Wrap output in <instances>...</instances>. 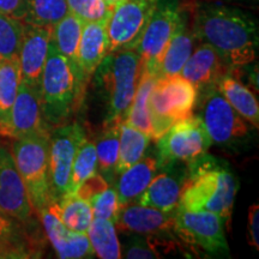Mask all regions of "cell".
I'll use <instances>...</instances> for the list:
<instances>
[{
	"label": "cell",
	"mask_w": 259,
	"mask_h": 259,
	"mask_svg": "<svg viewBox=\"0 0 259 259\" xmlns=\"http://www.w3.org/2000/svg\"><path fill=\"white\" fill-rule=\"evenodd\" d=\"M191 25L197 40L210 45L231 70L257 60L258 22L250 12L221 3H204L197 6Z\"/></svg>",
	"instance_id": "6da1fadb"
},
{
	"label": "cell",
	"mask_w": 259,
	"mask_h": 259,
	"mask_svg": "<svg viewBox=\"0 0 259 259\" xmlns=\"http://www.w3.org/2000/svg\"><path fill=\"white\" fill-rule=\"evenodd\" d=\"M186 166L187 179L178 208L212 212L229 225L239 185L227 163L205 153Z\"/></svg>",
	"instance_id": "7a4b0ae2"
},
{
	"label": "cell",
	"mask_w": 259,
	"mask_h": 259,
	"mask_svg": "<svg viewBox=\"0 0 259 259\" xmlns=\"http://www.w3.org/2000/svg\"><path fill=\"white\" fill-rule=\"evenodd\" d=\"M87 83L79 67L60 54L51 41L38 90L42 115L51 128L69 122L78 111Z\"/></svg>",
	"instance_id": "3957f363"
},
{
	"label": "cell",
	"mask_w": 259,
	"mask_h": 259,
	"mask_svg": "<svg viewBox=\"0 0 259 259\" xmlns=\"http://www.w3.org/2000/svg\"><path fill=\"white\" fill-rule=\"evenodd\" d=\"M142 72L141 58L135 50H120L107 53L97 66L95 84L106 102L103 126L122 122L137 90Z\"/></svg>",
	"instance_id": "277c9868"
},
{
	"label": "cell",
	"mask_w": 259,
	"mask_h": 259,
	"mask_svg": "<svg viewBox=\"0 0 259 259\" xmlns=\"http://www.w3.org/2000/svg\"><path fill=\"white\" fill-rule=\"evenodd\" d=\"M198 90L180 74L158 77L149 99L151 139L157 141L174 122L192 115Z\"/></svg>",
	"instance_id": "5b68a950"
},
{
	"label": "cell",
	"mask_w": 259,
	"mask_h": 259,
	"mask_svg": "<svg viewBox=\"0 0 259 259\" xmlns=\"http://www.w3.org/2000/svg\"><path fill=\"white\" fill-rule=\"evenodd\" d=\"M48 147L50 137L14 139L11 144L15 164L36 215L51 203Z\"/></svg>",
	"instance_id": "8992f818"
},
{
	"label": "cell",
	"mask_w": 259,
	"mask_h": 259,
	"mask_svg": "<svg viewBox=\"0 0 259 259\" xmlns=\"http://www.w3.org/2000/svg\"><path fill=\"white\" fill-rule=\"evenodd\" d=\"M225 222L208 211H189L180 208L174 212L173 233L187 253L229 257Z\"/></svg>",
	"instance_id": "52a82bcc"
},
{
	"label": "cell",
	"mask_w": 259,
	"mask_h": 259,
	"mask_svg": "<svg viewBox=\"0 0 259 259\" xmlns=\"http://www.w3.org/2000/svg\"><path fill=\"white\" fill-rule=\"evenodd\" d=\"M199 119L208 132L211 143L220 147L234 148L250 137V122L229 105L218 87L202 90Z\"/></svg>",
	"instance_id": "ba28073f"
},
{
	"label": "cell",
	"mask_w": 259,
	"mask_h": 259,
	"mask_svg": "<svg viewBox=\"0 0 259 259\" xmlns=\"http://www.w3.org/2000/svg\"><path fill=\"white\" fill-rule=\"evenodd\" d=\"M85 139V130L78 122H66L52 128L48 147L51 202H56L69 193L70 176L74 156Z\"/></svg>",
	"instance_id": "9c48e42d"
},
{
	"label": "cell",
	"mask_w": 259,
	"mask_h": 259,
	"mask_svg": "<svg viewBox=\"0 0 259 259\" xmlns=\"http://www.w3.org/2000/svg\"><path fill=\"white\" fill-rule=\"evenodd\" d=\"M156 142L160 168L171 162L189 163L212 144L199 116L193 114L174 122Z\"/></svg>",
	"instance_id": "30bf717a"
},
{
	"label": "cell",
	"mask_w": 259,
	"mask_h": 259,
	"mask_svg": "<svg viewBox=\"0 0 259 259\" xmlns=\"http://www.w3.org/2000/svg\"><path fill=\"white\" fill-rule=\"evenodd\" d=\"M184 8L179 0H157L137 47L142 71L154 74L155 67L179 24Z\"/></svg>",
	"instance_id": "8fae6325"
},
{
	"label": "cell",
	"mask_w": 259,
	"mask_h": 259,
	"mask_svg": "<svg viewBox=\"0 0 259 259\" xmlns=\"http://www.w3.org/2000/svg\"><path fill=\"white\" fill-rule=\"evenodd\" d=\"M157 0H122L114 5L106 23L108 53L135 50L147 28Z\"/></svg>",
	"instance_id": "7c38bea8"
},
{
	"label": "cell",
	"mask_w": 259,
	"mask_h": 259,
	"mask_svg": "<svg viewBox=\"0 0 259 259\" xmlns=\"http://www.w3.org/2000/svg\"><path fill=\"white\" fill-rule=\"evenodd\" d=\"M45 236L36 220L19 221L0 210V259L42 257Z\"/></svg>",
	"instance_id": "4fadbf2b"
},
{
	"label": "cell",
	"mask_w": 259,
	"mask_h": 259,
	"mask_svg": "<svg viewBox=\"0 0 259 259\" xmlns=\"http://www.w3.org/2000/svg\"><path fill=\"white\" fill-rule=\"evenodd\" d=\"M51 131L42 115L38 93L21 80L9 122L0 136L12 139L50 137Z\"/></svg>",
	"instance_id": "5bb4252c"
},
{
	"label": "cell",
	"mask_w": 259,
	"mask_h": 259,
	"mask_svg": "<svg viewBox=\"0 0 259 259\" xmlns=\"http://www.w3.org/2000/svg\"><path fill=\"white\" fill-rule=\"evenodd\" d=\"M0 210L19 221L31 222L34 216L24 183L15 164L11 148L0 142Z\"/></svg>",
	"instance_id": "9a60e30c"
},
{
	"label": "cell",
	"mask_w": 259,
	"mask_h": 259,
	"mask_svg": "<svg viewBox=\"0 0 259 259\" xmlns=\"http://www.w3.org/2000/svg\"><path fill=\"white\" fill-rule=\"evenodd\" d=\"M52 28L24 23L18 51L22 80L38 93L42 71L50 50Z\"/></svg>",
	"instance_id": "2e32d148"
},
{
	"label": "cell",
	"mask_w": 259,
	"mask_h": 259,
	"mask_svg": "<svg viewBox=\"0 0 259 259\" xmlns=\"http://www.w3.org/2000/svg\"><path fill=\"white\" fill-rule=\"evenodd\" d=\"M174 211H162L137 202L122 205L114 225L116 231L124 234L143 236L174 234Z\"/></svg>",
	"instance_id": "e0dca14e"
},
{
	"label": "cell",
	"mask_w": 259,
	"mask_h": 259,
	"mask_svg": "<svg viewBox=\"0 0 259 259\" xmlns=\"http://www.w3.org/2000/svg\"><path fill=\"white\" fill-rule=\"evenodd\" d=\"M160 169L161 173L154 177L137 203L162 211H174L179 205L181 190L187 179V166L183 162H171Z\"/></svg>",
	"instance_id": "ac0fdd59"
},
{
	"label": "cell",
	"mask_w": 259,
	"mask_h": 259,
	"mask_svg": "<svg viewBox=\"0 0 259 259\" xmlns=\"http://www.w3.org/2000/svg\"><path fill=\"white\" fill-rule=\"evenodd\" d=\"M37 218L44 227L46 238L59 258L80 259L95 255L85 233L71 231L48 208L42 209Z\"/></svg>",
	"instance_id": "d6986e66"
},
{
	"label": "cell",
	"mask_w": 259,
	"mask_h": 259,
	"mask_svg": "<svg viewBox=\"0 0 259 259\" xmlns=\"http://www.w3.org/2000/svg\"><path fill=\"white\" fill-rule=\"evenodd\" d=\"M229 70L218 52L203 42L191 53L180 71V76L192 83L199 93L216 85L218 80Z\"/></svg>",
	"instance_id": "ffe728a7"
},
{
	"label": "cell",
	"mask_w": 259,
	"mask_h": 259,
	"mask_svg": "<svg viewBox=\"0 0 259 259\" xmlns=\"http://www.w3.org/2000/svg\"><path fill=\"white\" fill-rule=\"evenodd\" d=\"M196 42L197 37L190 24L189 14L184 9L179 24L157 61L154 71L155 76L158 78L180 74L181 69L194 50Z\"/></svg>",
	"instance_id": "44dd1931"
},
{
	"label": "cell",
	"mask_w": 259,
	"mask_h": 259,
	"mask_svg": "<svg viewBox=\"0 0 259 259\" xmlns=\"http://www.w3.org/2000/svg\"><path fill=\"white\" fill-rule=\"evenodd\" d=\"M107 22L84 23L77 48V64L84 78L89 80L108 53Z\"/></svg>",
	"instance_id": "7402d4cb"
},
{
	"label": "cell",
	"mask_w": 259,
	"mask_h": 259,
	"mask_svg": "<svg viewBox=\"0 0 259 259\" xmlns=\"http://www.w3.org/2000/svg\"><path fill=\"white\" fill-rule=\"evenodd\" d=\"M158 170H160L158 158L150 154L144 155L138 162L118 174L119 178L115 190L120 205L137 202Z\"/></svg>",
	"instance_id": "603a6c76"
},
{
	"label": "cell",
	"mask_w": 259,
	"mask_h": 259,
	"mask_svg": "<svg viewBox=\"0 0 259 259\" xmlns=\"http://www.w3.org/2000/svg\"><path fill=\"white\" fill-rule=\"evenodd\" d=\"M219 92L222 94L233 108L254 128L259 127V106L257 97L239 78V69H232L223 74L216 83Z\"/></svg>",
	"instance_id": "cb8c5ba5"
},
{
	"label": "cell",
	"mask_w": 259,
	"mask_h": 259,
	"mask_svg": "<svg viewBox=\"0 0 259 259\" xmlns=\"http://www.w3.org/2000/svg\"><path fill=\"white\" fill-rule=\"evenodd\" d=\"M65 227L73 232L85 233L94 215L90 204L74 193H67L47 206Z\"/></svg>",
	"instance_id": "d4e9b609"
},
{
	"label": "cell",
	"mask_w": 259,
	"mask_h": 259,
	"mask_svg": "<svg viewBox=\"0 0 259 259\" xmlns=\"http://www.w3.org/2000/svg\"><path fill=\"white\" fill-rule=\"evenodd\" d=\"M21 80L18 56L0 57V134L9 122L10 113L17 96Z\"/></svg>",
	"instance_id": "484cf974"
},
{
	"label": "cell",
	"mask_w": 259,
	"mask_h": 259,
	"mask_svg": "<svg viewBox=\"0 0 259 259\" xmlns=\"http://www.w3.org/2000/svg\"><path fill=\"white\" fill-rule=\"evenodd\" d=\"M157 76L142 71L139 82L136 90L134 101H132L127 115L125 118V122L128 125L134 126L139 131L145 132L151 137V119H150V109H149V99L153 88L156 83Z\"/></svg>",
	"instance_id": "4316f807"
},
{
	"label": "cell",
	"mask_w": 259,
	"mask_h": 259,
	"mask_svg": "<svg viewBox=\"0 0 259 259\" xmlns=\"http://www.w3.org/2000/svg\"><path fill=\"white\" fill-rule=\"evenodd\" d=\"M151 137L145 132L139 131L127 122L122 121L119 136V153L115 164V174L127 169L145 155Z\"/></svg>",
	"instance_id": "83f0119b"
},
{
	"label": "cell",
	"mask_w": 259,
	"mask_h": 259,
	"mask_svg": "<svg viewBox=\"0 0 259 259\" xmlns=\"http://www.w3.org/2000/svg\"><path fill=\"white\" fill-rule=\"evenodd\" d=\"M94 253L102 259H118L122 257L120 242L116 235L114 222L94 218L85 232Z\"/></svg>",
	"instance_id": "f1b7e54d"
},
{
	"label": "cell",
	"mask_w": 259,
	"mask_h": 259,
	"mask_svg": "<svg viewBox=\"0 0 259 259\" xmlns=\"http://www.w3.org/2000/svg\"><path fill=\"white\" fill-rule=\"evenodd\" d=\"M84 23L72 14H67L52 28V44L60 54L77 65V48Z\"/></svg>",
	"instance_id": "f546056e"
},
{
	"label": "cell",
	"mask_w": 259,
	"mask_h": 259,
	"mask_svg": "<svg viewBox=\"0 0 259 259\" xmlns=\"http://www.w3.org/2000/svg\"><path fill=\"white\" fill-rule=\"evenodd\" d=\"M121 122H113L106 125L105 130L96 141L95 149L97 155V166L102 177L108 181L115 174V164L119 153V136Z\"/></svg>",
	"instance_id": "4dcf8cb0"
},
{
	"label": "cell",
	"mask_w": 259,
	"mask_h": 259,
	"mask_svg": "<svg viewBox=\"0 0 259 259\" xmlns=\"http://www.w3.org/2000/svg\"><path fill=\"white\" fill-rule=\"evenodd\" d=\"M69 14L67 0H28L24 23L53 28Z\"/></svg>",
	"instance_id": "1f68e13d"
},
{
	"label": "cell",
	"mask_w": 259,
	"mask_h": 259,
	"mask_svg": "<svg viewBox=\"0 0 259 259\" xmlns=\"http://www.w3.org/2000/svg\"><path fill=\"white\" fill-rule=\"evenodd\" d=\"M97 170V155L95 144L93 142L85 141L77 150L74 156L72 169H71L69 193H73L87 179L96 174Z\"/></svg>",
	"instance_id": "d6a6232c"
},
{
	"label": "cell",
	"mask_w": 259,
	"mask_h": 259,
	"mask_svg": "<svg viewBox=\"0 0 259 259\" xmlns=\"http://www.w3.org/2000/svg\"><path fill=\"white\" fill-rule=\"evenodd\" d=\"M24 22L0 14V57L18 56Z\"/></svg>",
	"instance_id": "836d02e7"
},
{
	"label": "cell",
	"mask_w": 259,
	"mask_h": 259,
	"mask_svg": "<svg viewBox=\"0 0 259 259\" xmlns=\"http://www.w3.org/2000/svg\"><path fill=\"white\" fill-rule=\"evenodd\" d=\"M69 12L79 18L83 23L107 22L114 5L106 0H67Z\"/></svg>",
	"instance_id": "e575fe53"
},
{
	"label": "cell",
	"mask_w": 259,
	"mask_h": 259,
	"mask_svg": "<svg viewBox=\"0 0 259 259\" xmlns=\"http://www.w3.org/2000/svg\"><path fill=\"white\" fill-rule=\"evenodd\" d=\"M89 204L92 206L94 218L108 220L112 222H115L119 210L121 208L116 190L109 187L94 197Z\"/></svg>",
	"instance_id": "d590c367"
},
{
	"label": "cell",
	"mask_w": 259,
	"mask_h": 259,
	"mask_svg": "<svg viewBox=\"0 0 259 259\" xmlns=\"http://www.w3.org/2000/svg\"><path fill=\"white\" fill-rule=\"evenodd\" d=\"M131 239L127 244L125 245L124 255L125 258H136V259H153L160 258L156 251L154 250L153 246L148 241L147 236L137 235V234H130Z\"/></svg>",
	"instance_id": "8d00e7d4"
},
{
	"label": "cell",
	"mask_w": 259,
	"mask_h": 259,
	"mask_svg": "<svg viewBox=\"0 0 259 259\" xmlns=\"http://www.w3.org/2000/svg\"><path fill=\"white\" fill-rule=\"evenodd\" d=\"M107 187H109L108 181L103 178L101 174H94L93 177H90L89 179H87L84 183L80 185L78 189L74 191V194L78 196L79 198H82L87 202H90L94 197L97 196L99 193H101L102 191H105Z\"/></svg>",
	"instance_id": "74e56055"
},
{
	"label": "cell",
	"mask_w": 259,
	"mask_h": 259,
	"mask_svg": "<svg viewBox=\"0 0 259 259\" xmlns=\"http://www.w3.org/2000/svg\"><path fill=\"white\" fill-rule=\"evenodd\" d=\"M28 0H0V14L23 21L27 14Z\"/></svg>",
	"instance_id": "f35d334b"
},
{
	"label": "cell",
	"mask_w": 259,
	"mask_h": 259,
	"mask_svg": "<svg viewBox=\"0 0 259 259\" xmlns=\"http://www.w3.org/2000/svg\"><path fill=\"white\" fill-rule=\"evenodd\" d=\"M259 206L258 204H252L248 210V242L255 250H259Z\"/></svg>",
	"instance_id": "ab89813d"
},
{
	"label": "cell",
	"mask_w": 259,
	"mask_h": 259,
	"mask_svg": "<svg viewBox=\"0 0 259 259\" xmlns=\"http://www.w3.org/2000/svg\"><path fill=\"white\" fill-rule=\"evenodd\" d=\"M106 2L109 3V4H112V5H116V4H118V3L122 2V0H106Z\"/></svg>",
	"instance_id": "60d3db41"
},
{
	"label": "cell",
	"mask_w": 259,
	"mask_h": 259,
	"mask_svg": "<svg viewBox=\"0 0 259 259\" xmlns=\"http://www.w3.org/2000/svg\"><path fill=\"white\" fill-rule=\"evenodd\" d=\"M229 2H242V3H247V2H251V3H257L258 0H229Z\"/></svg>",
	"instance_id": "b9f144b4"
},
{
	"label": "cell",
	"mask_w": 259,
	"mask_h": 259,
	"mask_svg": "<svg viewBox=\"0 0 259 259\" xmlns=\"http://www.w3.org/2000/svg\"><path fill=\"white\" fill-rule=\"evenodd\" d=\"M0 142H2V139H0Z\"/></svg>",
	"instance_id": "7bdbcfd3"
}]
</instances>
